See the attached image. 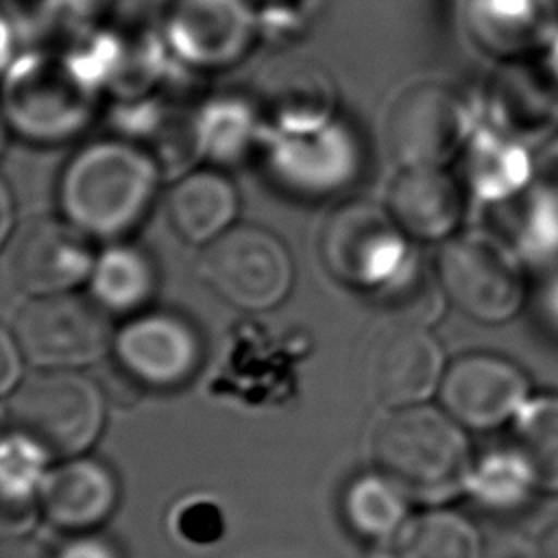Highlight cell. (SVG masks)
<instances>
[{
    "label": "cell",
    "mask_w": 558,
    "mask_h": 558,
    "mask_svg": "<svg viewBox=\"0 0 558 558\" xmlns=\"http://www.w3.org/2000/svg\"><path fill=\"white\" fill-rule=\"evenodd\" d=\"M464 203V190L453 174L434 166L401 168L386 196V209L416 242H442L456 235Z\"/></svg>",
    "instance_id": "ac0fdd59"
},
{
    "label": "cell",
    "mask_w": 558,
    "mask_h": 558,
    "mask_svg": "<svg viewBox=\"0 0 558 558\" xmlns=\"http://www.w3.org/2000/svg\"><path fill=\"white\" fill-rule=\"evenodd\" d=\"M318 248L336 281L368 294L384 292L414 264L410 238L386 205L368 201L338 205L323 222Z\"/></svg>",
    "instance_id": "8992f818"
},
{
    "label": "cell",
    "mask_w": 558,
    "mask_h": 558,
    "mask_svg": "<svg viewBox=\"0 0 558 558\" xmlns=\"http://www.w3.org/2000/svg\"><path fill=\"white\" fill-rule=\"evenodd\" d=\"M109 316L89 292L72 290L28 299L9 329L35 368L81 371L111 351Z\"/></svg>",
    "instance_id": "52a82bcc"
},
{
    "label": "cell",
    "mask_w": 558,
    "mask_h": 558,
    "mask_svg": "<svg viewBox=\"0 0 558 558\" xmlns=\"http://www.w3.org/2000/svg\"><path fill=\"white\" fill-rule=\"evenodd\" d=\"M506 238L525 262H558V140L541 148L532 183L510 203Z\"/></svg>",
    "instance_id": "7402d4cb"
},
{
    "label": "cell",
    "mask_w": 558,
    "mask_h": 558,
    "mask_svg": "<svg viewBox=\"0 0 558 558\" xmlns=\"http://www.w3.org/2000/svg\"><path fill=\"white\" fill-rule=\"evenodd\" d=\"M4 246L9 275L28 299L72 292L87 283L98 255L92 238L63 216H35L22 222Z\"/></svg>",
    "instance_id": "7c38bea8"
},
{
    "label": "cell",
    "mask_w": 558,
    "mask_h": 558,
    "mask_svg": "<svg viewBox=\"0 0 558 558\" xmlns=\"http://www.w3.org/2000/svg\"><path fill=\"white\" fill-rule=\"evenodd\" d=\"M198 277L229 305L268 312L294 283V262L279 235L259 225H233L201 248Z\"/></svg>",
    "instance_id": "ba28073f"
},
{
    "label": "cell",
    "mask_w": 558,
    "mask_h": 558,
    "mask_svg": "<svg viewBox=\"0 0 558 558\" xmlns=\"http://www.w3.org/2000/svg\"><path fill=\"white\" fill-rule=\"evenodd\" d=\"M525 264L506 235L471 229L445 240L436 275L456 310L482 325H501L527 301Z\"/></svg>",
    "instance_id": "277c9868"
},
{
    "label": "cell",
    "mask_w": 558,
    "mask_h": 558,
    "mask_svg": "<svg viewBox=\"0 0 558 558\" xmlns=\"http://www.w3.org/2000/svg\"><path fill=\"white\" fill-rule=\"evenodd\" d=\"M536 475L538 488L558 493V392L532 395L512 418V442Z\"/></svg>",
    "instance_id": "4316f807"
},
{
    "label": "cell",
    "mask_w": 558,
    "mask_h": 558,
    "mask_svg": "<svg viewBox=\"0 0 558 558\" xmlns=\"http://www.w3.org/2000/svg\"><path fill=\"white\" fill-rule=\"evenodd\" d=\"M0 207H2V211H0V240L4 244L11 238L13 227H17L15 218H13V196H11V190H9L7 181H2V185H0Z\"/></svg>",
    "instance_id": "e575fe53"
},
{
    "label": "cell",
    "mask_w": 558,
    "mask_h": 558,
    "mask_svg": "<svg viewBox=\"0 0 558 558\" xmlns=\"http://www.w3.org/2000/svg\"><path fill=\"white\" fill-rule=\"evenodd\" d=\"M471 39L508 61L547 50L558 31V0H464Z\"/></svg>",
    "instance_id": "d6986e66"
},
{
    "label": "cell",
    "mask_w": 558,
    "mask_h": 558,
    "mask_svg": "<svg viewBox=\"0 0 558 558\" xmlns=\"http://www.w3.org/2000/svg\"><path fill=\"white\" fill-rule=\"evenodd\" d=\"M344 514L353 532L384 543L403 530L408 499L381 473H371L353 480L347 488Z\"/></svg>",
    "instance_id": "f1b7e54d"
},
{
    "label": "cell",
    "mask_w": 558,
    "mask_h": 558,
    "mask_svg": "<svg viewBox=\"0 0 558 558\" xmlns=\"http://www.w3.org/2000/svg\"><path fill=\"white\" fill-rule=\"evenodd\" d=\"M172 527L179 538H185L192 545H207L220 538L222 519L220 512L209 501H185L172 514Z\"/></svg>",
    "instance_id": "4dcf8cb0"
},
{
    "label": "cell",
    "mask_w": 558,
    "mask_h": 558,
    "mask_svg": "<svg viewBox=\"0 0 558 558\" xmlns=\"http://www.w3.org/2000/svg\"><path fill=\"white\" fill-rule=\"evenodd\" d=\"M13 432L37 442L50 458L83 456L105 425V397L81 371L37 368L7 395Z\"/></svg>",
    "instance_id": "5b68a950"
},
{
    "label": "cell",
    "mask_w": 558,
    "mask_h": 558,
    "mask_svg": "<svg viewBox=\"0 0 558 558\" xmlns=\"http://www.w3.org/2000/svg\"><path fill=\"white\" fill-rule=\"evenodd\" d=\"M166 209L172 229L203 248L235 225L240 196L220 168H192L177 177Z\"/></svg>",
    "instance_id": "44dd1931"
},
{
    "label": "cell",
    "mask_w": 558,
    "mask_h": 558,
    "mask_svg": "<svg viewBox=\"0 0 558 558\" xmlns=\"http://www.w3.org/2000/svg\"><path fill=\"white\" fill-rule=\"evenodd\" d=\"M52 458L20 432H9L2 440V508L39 506V488L46 477V464Z\"/></svg>",
    "instance_id": "f546056e"
},
{
    "label": "cell",
    "mask_w": 558,
    "mask_h": 558,
    "mask_svg": "<svg viewBox=\"0 0 558 558\" xmlns=\"http://www.w3.org/2000/svg\"><path fill=\"white\" fill-rule=\"evenodd\" d=\"M538 558H558V519L538 538Z\"/></svg>",
    "instance_id": "8d00e7d4"
},
{
    "label": "cell",
    "mask_w": 558,
    "mask_h": 558,
    "mask_svg": "<svg viewBox=\"0 0 558 558\" xmlns=\"http://www.w3.org/2000/svg\"><path fill=\"white\" fill-rule=\"evenodd\" d=\"M255 2H262V4H281V2H292V0H255Z\"/></svg>",
    "instance_id": "f35d334b"
},
{
    "label": "cell",
    "mask_w": 558,
    "mask_h": 558,
    "mask_svg": "<svg viewBox=\"0 0 558 558\" xmlns=\"http://www.w3.org/2000/svg\"><path fill=\"white\" fill-rule=\"evenodd\" d=\"M541 312L545 323L558 333V268L547 277L541 296Z\"/></svg>",
    "instance_id": "836d02e7"
},
{
    "label": "cell",
    "mask_w": 558,
    "mask_h": 558,
    "mask_svg": "<svg viewBox=\"0 0 558 558\" xmlns=\"http://www.w3.org/2000/svg\"><path fill=\"white\" fill-rule=\"evenodd\" d=\"M118 501L113 473L98 460L76 456L50 469L39 488L41 512L61 530L83 532L107 521Z\"/></svg>",
    "instance_id": "ffe728a7"
},
{
    "label": "cell",
    "mask_w": 558,
    "mask_h": 558,
    "mask_svg": "<svg viewBox=\"0 0 558 558\" xmlns=\"http://www.w3.org/2000/svg\"><path fill=\"white\" fill-rule=\"evenodd\" d=\"M262 120L253 100L222 98L207 102L194 116L201 157L214 166L240 161L257 144Z\"/></svg>",
    "instance_id": "d4e9b609"
},
{
    "label": "cell",
    "mask_w": 558,
    "mask_h": 558,
    "mask_svg": "<svg viewBox=\"0 0 558 558\" xmlns=\"http://www.w3.org/2000/svg\"><path fill=\"white\" fill-rule=\"evenodd\" d=\"M534 172L532 148L495 129L473 133L464 148V181L482 203H510L532 183Z\"/></svg>",
    "instance_id": "603a6c76"
},
{
    "label": "cell",
    "mask_w": 558,
    "mask_h": 558,
    "mask_svg": "<svg viewBox=\"0 0 558 558\" xmlns=\"http://www.w3.org/2000/svg\"><path fill=\"white\" fill-rule=\"evenodd\" d=\"M262 35L255 0H168L161 39L170 54L203 72L238 65Z\"/></svg>",
    "instance_id": "30bf717a"
},
{
    "label": "cell",
    "mask_w": 558,
    "mask_h": 558,
    "mask_svg": "<svg viewBox=\"0 0 558 558\" xmlns=\"http://www.w3.org/2000/svg\"><path fill=\"white\" fill-rule=\"evenodd\" d=\"M490 129L534 148L558 135V63L547 54L501 61L486 85Z\"/></svg>",
    "instance_id": "4fadbf2b"
},
{
    "label": "cell",
    "mask_w": 558,
    "mask_h": 558,
    "mask_svg": "<svg viewBox=\"0 0 558 558\" xmlns=\"http://www.w3.org/2000/svg\"><path fill=\"white\" fill-rule=\"evenodd\" d=\"M399 558H484L482 536L462 514L432 508L408 519L397 536Z\"/></svg>",
    "instance_id": "484cf974"
},
{
    "label": "cell",
    "mask_w": 558,
    "mask_h": 558,
    "mask_svg": "<svg viewBox=\"0 0 558 558\" xmlns=\"http://www.w3.org/2000/svg\"><path fill=\"white\" fill-rule=\"evenodd\" d=\"M161 168L133 140L107 137L78 148L59 179L61 216L92 240H122L148 214Z\"/></svg>",
    "instance_id": "6da1fadb"
},
{
    "label": "cell",
    "mask_w": 558,
    "mask_h": 558,
    "mask_svg": "<svg viewBox=\"0 0 558 558\" xmlns=\"http://www.w3.org/2000/svg\"><path fill=\"white\" fill-rule=\"evenodd\" d=\"M532 397L527 373L506 355L473 351L447 364L440 408L466 429H495L519 414Z\"/></svg>",
    "instance_id": "5bb4252c"
},
{
    "label": "cell",
    "mask_w": 558,
    "mask_h": 558,
    "mask_svg": "<svg viewBox=\"0 0 558 558\" xmlns=\"http://www.w3.org/2000/svg\"><path fill=\"white\" fill-rule=\"evenodd\" d=\"M556 63H558V31H556V35H554V39H551V44L547 46V50H545Z\"/></svg>",
    "instance_id": "74e56055"
},
{
    "label": "cell",
    "mask_w": 558,
    "mask_h": 558,
    "mask_svg": "<svg viewBox=\"0 0 558 558\" xmlns=\"http://www.w3.org/2000/svg\"><path fill=\"white\" fill-rule=\"evenodd\" d=\"M362 144L342 120L310 133H275L266 144L270 179L299 198H329L344 192L362 170Z\"/></svg>",
    "instance_id": "8fae6325"
},
{
    "label": "cell",
    "mask_w": 558,
    "mask_h": 558,
    "mask_svg": "<svg viewBox=\"0 0 558 558\" xmlns=\"http://www.w3.org/2000/svg\"><path fill=\"white\" fill-rule=\"evenodd\" d=\"M111 351L126 375L159 390L190 381L203 360V342L194 325L161 310L131 316L116 331Z\"/></svg>",
    "instance_id": "2e32d148"
},
{
    "label": "cell",
    "mask_w": 558,
    "mask_h": 558,
    "mask_svg": "<svg viewBox=\"0 0 558 558\" xmlns=\"http://www.w3.org/2000/svg\"><path fill=\"white\" fill-rule=\"evenodd\" d=\"M371 456L405 499L429 506L466 493L473 471L464 427L429 403L390 410L373 434Z\"/></svg>",
    "instance_id": "7a4b0ae2"
},
{
    "label": "cell",
    "mask_w": 558,
    "mask_h": 558,
    "mask_svg": "<svg viewBox=\"0 0 558 558\" xmlns=\"http://www.w3.org/2000/svg\"><path fill=\"white\" fill-rule=\"evenodd\" d=\"M87 288L109 314L135 316L157 292V268L144 248L116 240L96 255Z\"/></svg>",
    "instance_id": "cb8c5ba5"
},
{
    "label": "cell",
    "mask_w": 558,
    "mask_h": 558,
    "mask_svg": "<svg viewBox=\"0 0 558 558\" xmlns=\"http://www.w3.org/2000/svg\"><path fill=\"white\" fill-rule=\"evenodd\" d=\"M57 558H118L116 549L98 538H78L70 543Z\"/></svg>",
    "instance_id": "d6a6232c"
},
{
    "label": "cell",
    "mask_w": 558,
    "mask_h": 558,
    "mask_svg": "<svg viewBox=\"0 0 558 558\" xmlns=\"http://www.w3.org/2000/svg\"><path fill=\"white\" fill-rule=\"evenodd\" d=\"M445 353L423 325L390 323L366 351V381L373 397L388 410L427 403L438 395Z\"/></svg>",
    "instance_id": "9a60e30c"
},
{
    "label": "cell",
    "mask_w": 558,
    "mask_h": 558,
    "mask_svg": "<svg viewBox=\"0 0 558 558\" xmlns=\"http://www.w3.org/2000/svg\"><path fill=\"white\" fill-rule=\"evenodd\" d=\"M4 118L33 144H61L94 118L100 87L68 52H35L4 68Z\"/></svg>",
    "instance_id": "3957f363"
},
{
    "label": "cell",
    "mask_w": 558,
    "mask_h": 558,
    "mask_svg": "<svg viewBox=\"0 0 558 558\" xmlns=\"http://www.w3.org/2000/svg\"><path fill=\"white\" fill-rule=\"evenodd\" d=\"M253 102L275 133H310L336 120L338 89L316 59L279 57L259 72Z\"/></svg>",
    "instance_id": "e0dca14e"
},
{
    "label": "cell",
    "mask_w": 558,
    "mask_h": 558,
    "mask_svg": "<svg viewBox=\"0 0 558 558\" xmlns=\"http://www.w3.org/2000/svg\"><path fill=\"white\" fill-rule=\"evenodd\" d=\"M2 558H50V556L37 543H31V541H24V538H15L13 545L4 547Z\"/></svg>",
    "instance_id": "d590c367"
},
{
    "label": "cell",
    "mask_w": 558,
    "mask_h": 558,
    "mask_svg": "<svg viewBox=\"0 0 558 558\" xmlns=\"http://www.w3.org/2000/svg\"><path fill=\"white\" fill-rule=\"evenodd\" d=\"M24 355L9 327L0 333V392L7 397L24 377H22Z\"/></svg>",
    "instance_id": "1f68e13d"
},
{
    "label": "cell",
    "mask_w": 558,
    "mask_h": 558,
    "mask_svg": "<svg viewBox=\"0 0 558 558\" xmlns=\"http://www.w3.org/2000/svg\"><path fill=\"white\" fill-rule=\"evenodd\" d=\"M536 490L541 488L534 471L512 445L495 449L473 462L466 484V493L493 512L521 510Z\"/></svg>",
    "instance_id": "83f0119b"
},
{
    "label": "cell",
    "mask_w": 558,
    "mask_h": 558,
    "mask_svg": "<svg viewBox=\"0 0 558 558\" xmlns=\"http://www.w3.org/2000/svg\"><path fill=\"white\" fill-rule=\"evenodd\" d=\"M473 137V116L449 85L423 81L405 87L384 122L388 153L401 168H445Z\"/></svg>",
    "instance_id": "9c48e42d"
}]
</instances>
